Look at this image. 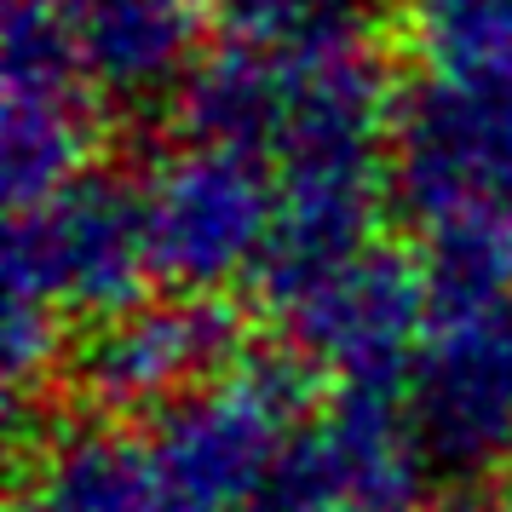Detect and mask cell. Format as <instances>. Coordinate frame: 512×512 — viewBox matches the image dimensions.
<instances>
[{"instance_id": "obj_1", "label": "cell", "mask_w": 512, "mask_h": 512, "mask_svg": "<svg viewBox=\"0 0 512 512\" xmlns=\"http://www.w3.org/2000/svg\"><path fill=\"white\" fill-rule=\"evenodd\" d=\"M311 409V363L248 351L231 374L173 403L156 426V472L173 512H259Z\"/></svg>"}, {"instance_id": "obj_2", "label": "cell", "mask_w": 512, "mask_h": 512, "mask_svg": "<svg viewBox=\"0 0 512 512\" xmlns=\"http://www.w3.org/2000/svg\"><path fill=\"white\" fill-rule=\"evenodd\" d=\"M150 231H144V196L110 173H87L35 208L12 213L6 231V300L52 305L58 317H98L110 323L121 311L144 305Z\"/></svg>"}, {"instance_id": "obj_3", "label": "cell", "mask_w": 512, "mask_h": 512, "mask_svg": "<svg viewBox=\"0 0 512 512\" xmlns=\"http://www.w3.org/2000/svg\"><path fill=\"white\" fill-rule=\"evenodd\" d=\"M386 185L420 225L512 208V87L455 70L403 81L386 133Z\"/></svg>"}, {"instance_id": "obj_4", "label": "cell", "mask_w": 512, "mask_h": 512, "mask_svg": "<svg viewBox=\"0 0 512 512\" xmlns=\"http://www.w3.org/2000/svg\"><path fill=\"white\" fill-rule=\"evenodd\" d=\"M150 265L185 300H219L236 277H259L277 236V179L259 156L185 144L139 185Z\"/></svg>"}, {"instance_id": "obj_5", "label": "cell", "mask_w": 512, "mask_h": 512, "mask_svg": "<svg viewBox=\"0 0 512 512\" xmlns=\"http://www.w3.org/2000/svg\"><path fill=\"white\" fill-rule=\"evenodd\" d=\"M98 87L81 70L70 12L52 0L6 6V58H0V173L12 213L47 202L93 173Z\"/></svg>"}, {"instance_id": "obj_6", "label": "cell", "mask_w": 512, "mask_h": 512, "mask_svg": "<svg viewBox=\"0 0 512 512\" xmlns=\"http://www.w3.org/2000/svg\"><path fill=\"white\" fill-rule=\"evenodd\" d=\"M403 409L426 466L455 478H507L512 466V300L432 311Z\"/></svg>"}, {"instance_id": "obj_7", "label": "cell", "mask_w": 512, "mask_h": 512, "mask_svg": "<svg viewBox=\"0 0 512 512\" xmlns=\"http://www.w3.org/2000/svg\"><path fill=\"white\" fill-rule=\"evenodd\" d=\"M426 311L420 259L374 242L271 317L288 328L294 357L334 374L346 392H397L426 346Z\"/></svg>"}, {"instance_id": "obj_8", "label": "cell", "mask_w": 512, "mask_h": 512, "mask_svg": "<svg viewBox=\"0 0 512 512\" xmlns=\"http://www.w3.org/2000/svg\"><path fill=\"white\" fill-rule=\"evenodd\" d=\"M242 351V317L225 300H167L133 305L87 334L75 351V392L98 409V420H121L139 409H173L190 392L231 374Z\"/></svg>"}, {"instance_id": "obj_9", "label": "cell", "mask_w": 512, "mask_h": 512, "mask_svg": "<svg viewBox=\"0 0 512 512\" xmlns=\"http://www.w3.org/2000/svg\"><path fill=\"white\" fill-rule=\"evenodd\" d=\"M426 455L397 392H340L305 426L259 512H426Z\"/></svg>"}, {"instance_id": "obj_10", "label": "cell", "mask_w": 512, "mask_h": 512, "mask_svg": "<svg viewBox=\"0 0 512 512\" xmlns=\"http://www.w3.org/2000/svg\"><path fill=\"white\" fill-rule=\"evenodd\" d=\"M18 512H173L156 449L121 420H75L41 438L24 466Z\"/></svg>"}, {"instance_id": "obj_11", "label": "cell", "mask_w": 512, "mask_h": 512, "mask_svg": "<svg viewBox=\"0 0 512 512\" xmlns=\"http://www.w3.org/2000/svg\"><path fill=\"white\" fill-rule=\"evenodd\" d=\"M64 12L98 93L156 98L190 75V0H70Z\"/></svg>"}, {"instance_id": "obj_12", "label": "cell", "mask_w": 512, "mask_h": 512, "mask_svg": "<svg viewBox=\"0 0 512 512\" xmlns=\"http://www.w3.org/2000/svg\"><path fill=\"white\" fill-rule=\"evenodd\" d=\"M173 116H179L185 144L242 150V156L271 162L282 121V64L225 41L219 52L190 64V75L173 93Z\"/></svg>"}, {"instance_id": "obj_13", "label": "cell", "mask_w": 512, "mask_h": 512, "mask_svg": "<svg viewBox=\"0 0 512 512\" xmlns=\"http://www.w3.org/2000/svg\"><path fill=\"white\" fill-rule=\"evenodd\" d=\"M225 41L271 64H323L369 52L374 0H225Z\"/></svg>"}, {"instance_id": "obj_14", "label": "cell", "mask_w": 512, "mask_h": 512, "mask_svg": "<svg viewBox=\"0 0 512 512\" xmlns=\"http://www.w3.org/2000/svg\"><path fill=\"white\" fill-rule=\"evenodd\" d=\"M420 277H426L432 311L512 300V208H472L426 225Z\"/></svg>"}, {"instance_id": "obj_15", "label": "cell", "mask_w": 512, "mask_h": 512, "mask_svg": "<svg viewBox=\"0 0 512 512\" xmlns=\"http://www.w3.org/2000/svg\"><path fill=\"white\" fill-rule=\"evenodd\" d=\"M415 29L432 70L512 87V0H420Z\"/></svg>"}, {"instance_id": "obj_16", "label": "cell", "mask_w": 512, "mask_h": 512, "mask_svg": "<svg viewBox=\"0 0 512 512\" xmlns=\"http://www.w3.org/2000/svg\"><path fill=\"white\" fill-rule=\"evenodd\" d=\"M58 311L52 305H35V300H6V317H0V369H6V386L24 397L47 380V369L58 363Z\"/></svg>"}, {"instance_id": "obj_17", "label": "cell", "mask_w": 512, "mask_h": 512, "mask_svg": "<svg viewBox=\"0 0 512 512\" xmlns=\"http://www.w3.org/2000/svg\"><path fill=\"white\" fill-rule=\"evenodd\" d=\"M443 512H512V478H472Z\"/></svg>"}, {"instance_id": "obj_18", "label": "cell", "mask_w": 512, "mask_h": 512, "mask_svg": "<svg viewBox=\"0 0 512 512\" xmlns=\"http://www.w3.org/2000/svg\"><path fill=\"white\" fill-rule=\"evenodd\" d=\"M190 6H225V0H190Z\"/></svg>"}, {"instance_id": "obj_19", "label": "cell", "mask_w": 512, "mask_h": 512, "mask_svg": "<svg viewBox=\"0 0 512 512\" xmlns=\"http://www.w3.org/2000/svg\"><path fill=\"white\" fill-rule=\"evenodd\" d=\"M52 6H70V0H52Z\"/></svg>"}]
</instances>
